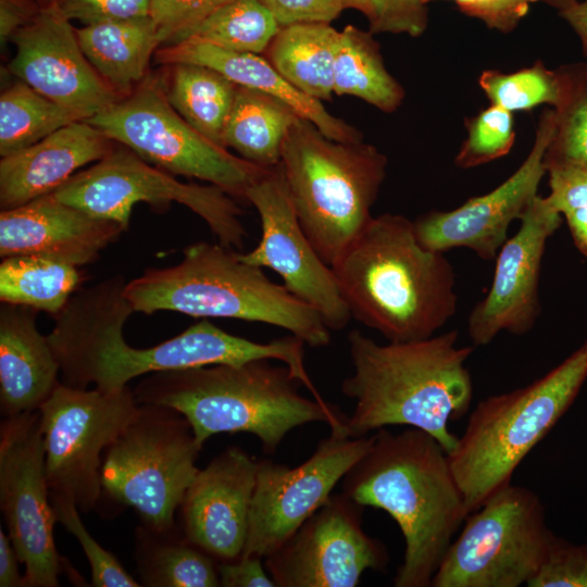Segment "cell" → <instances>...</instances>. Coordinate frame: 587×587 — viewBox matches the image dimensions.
<instances>
[{"instance_id":"cell-1","label":"cell","mask_w":587,"mask_h":587,"mask_svg":"<svg viewBox=\"0 0 587 587\" xmlns=\"http://www.w3.org/2000/svg\"><path fill=\"white\" fill-rule=\"evenodd\" d=\"M126 280L116 274L78 289L55 315L47 335L59 363L62 384L109 391L155 372L278 360L292 372L304 366V342L294 335L255 342L232 335L203 319L179 335L149 348L130 347L123 327L133 305Z\"/></svg>"},{"instance_id":"cell-2","label":"cell","mask_w":587,"mask_h":587,"mask_svg":"<svg viewBox=\"0 0 587 587\" xmlns=\"http://www.w3.org/2000/svg\"><path fill=\"white\" fill-rule=\"evenodd\" d=\"M449 330L413 341L380 345L359 329L348 334L353 373L341 392L354 400L347 416L350 437H363L391 425L419 428L435 437L449 453L458 436L449 422L465 416L473 399L465 363L474 346H458Z\"/></svg>"},{"instance_id":"cell-3","label":"cell","mask_w":587,"mask_h":587,"mask_svg":"<svg viewBox=\"0 0 587 587\" xmlns=\"http://www.w3.org/2000/svg\"><path fill=\"white\" fill-rule=\"evenodd\" d=\"M370 450L342 478V492L387 512L404 539L396 587H428L469 512L448 452L428 433L377 429Z\"/></svg>"},{"instance_id":"cell-4","label":"cell","mask_w":587,"mask_h":587,"mask_svg":"<svg viewBox=\"0 0 587 587\" xmlns=\"http://www.w3.org/2000/svg\"><path fill=\"white\" fill-rule=\"evenodd\" d=\"M332 268L351 316L388 341L429 338L457 312L451 262L401 214L373 216Z\"/></svg>"},{"instance_id":"cell-5","label":"cell","mask_w":587,"mask_h":587,"mask_svg":"<svg viewBox=\"0 0 587 587\" xmlns=\"http://www.w3.org/2000/svg\"><path fill=\"white\" fill-rule=\"evenodd\" d=\"M300 384L287 365L253 360L151 373L133 391L138 403L180 412L200 447L221 433H248L273 454L291 429L312 422L349 436L347 416L327 401L302 396Z\"/></svg>"},{"instance_id":"cell-6","label":"cell","mask_w":587,"mask_h":587,"mask_svg":"<svg viewBox=\"0 0 587 587\" xmlns=\"http://www.w3.org/2000/svg\"><path fill=\"white\" fill-rule=\"evenodd\" d=\"M124 295L134 311L143 314L174 311L261 322L284 328L313 348L328 346L332 338L314 308L221 243L186 247L179 263L146 268L126 282Z\"/></svg>"},{"instance_id":"cell-7","label":"cell","mask_w":587,"mask_h":587,"mask_svg":"<svg viewBox=\"0 0 587 587\" xmlns=\"http://www.w3.org/2000/svg\"><path fill=\"white\" fill-rule=\"evenodd\" d=\"M587 379V339L533 383L482 399L448 453L470 513L512 483L525 457L566 413Z\"/></svg>"},{"instance_id":"cell-8","label":"cell","mask_w":587,"mask_h":587,"mask_svg":"<svg viewBox=\"0 0 587 587\" xmlns=\"http://www.w3.org/2000/svg\"><path fill=\"white\" fill-rule=\"evenodd\" d=\"M279 164L303 232L333 266L373 218L386 155L363 140L330 139L300 117L284 141Z\"/></svg>"},{"instance_id":"cell-9","label":"cell","mask_w":587,"mask_h":587,"mask_svg":"<svg viewBox=\"0 0 587 587\" xmlns=\"http://www.w3.org/2000/svg\"><path fill=\"white\" fill-rule=\"evenodd\" d=\"M201 449L180 412L139 403L135 416L104 450L102 494L134 508L142 525L175 530V513L199 471Z\"/></svg>"},{"instance_id":"cell-10","label":"cell","mask_w":587,"mask_h":587,"mask_svg":"<svg viewBox=\"0 0 587 587\" xmlns=\"http://www.w3.org/2000/svg\"><path fill=\"white\" fill-rule=\"evenodd\" d=\"M86 121L148 163L241 199L268 168L230 153L193 128L168 102L162 70L150 71L132 93Z\"/></svg>"},{"instance_id":"cell-11","label":"cell","mask_w":587,"mask_h":587,"mask_svg":"<svg viewBox=\"0 0 587 587\" xmlns=\"http://www.w3.org/2000/svg\"><path fill=\"white\" fill-rule=\"evenodd\" d=\"M555 536L538 495L511 483L467 515L432 586H528Z\"/></svg>"},{"instance_id":"cell-12","label":"cell","mask_w":587,"mask_h":587,"mask_svg":"<svg viewBox=\"0 0 587 587\" xmlns=\"http://www.w3.org/2000/svg\"><path fill=\"white\" fill-rule=\"evenodd\" d=\"M52 193L96 218L120 224L125 232L136 203L161 210L177 202L199 215L224 247L240 250L247 237L239 220L242 210L226 191L211 184L179 182L120 143Z\"/></svg>"},{"instance_id":"cell-13","label":"cell","mask_w":587,"mask_h":587,"mask_svg":"<svg viewBox=\"0 0 587 587\" xmlns=\"http://www.w3.org/2000/svg\"><path fill=\"white\" fill-rule=\"evenodd\" d=\"M133 389L102 391L60 383L38 409L50 495L72 500L79 511L95 509L102 495L104 450L138 410Z\"/></svg>"},{"instance_id":"cell-14","label":"cell","mask_w":587,"mask_h":587,"mask_svg":"<svg viewBox=\"0 0 587 587\" xmlns=\"http://www.w3.org/2000/svg\"><path fill=\"white\" fill-rule=\"evenodd\" d=\"M0 508L25 565L24 587H57L62 572L53 538L57 523L46 477L39 411L0 424Z\"/></svg>"},{"instance_id":"cell-15","label":"cell","mask_w":587,"mask_h":587,"mask_svg":"<svg viewBox=\"0 0 587 587\" xmlns=\"http://www.w3.org/2000/svg\"><path fill=\"white\" fill-rule=\"evenodd\" d=\"M373 440L374 435L330 433L298 466L259 461L241 555L265 559L274 553L327 501L336 484L370 450Z\"/></svg>"},{"instance_id":"cell-16","label":"cell","mask_w":587,"mask_h":587,"mask_svg":"<svg viewBox=\"0 0 587 587\" xmlns=\"http://www.w3.org/2000/svg\"><path fill=\"white\" fill-rule=\"evenodd\" d=\"M362 508L344 492L330 495L265 558L276 587H355L366 570L383 571L389 553L364 532Z\"/></svg>"},{"instance_id":"cell-17","label":"cell","mask_w":587,"mask_h":587,"mask_svg":"<svg viewBox=\"0 0 587 587\" xmlns=\"http://www.w3.org/2000/svg\"><path fill=\"white\" fill-rule=\"evenodd\" d=\"M245 199L258 211L262 235L258 246L239 253L242 261L277 273L284 286L314 308L330 330L345 328L351 316L335 273L303 232L280 164L268 167Z\"/></svg>"},{"instance_id":"cell-18","label":"cell","mask_w":587,"mask_h":587,"mask_svg":"<svg viewBox=\"0 0 587 587\" xmlns=\"http://www.w3.org/2000/svg\"><path fill=\"white\" fill-rule=\"evenodd\" d=\"M553 133V111L545 109L536 127L532 149L519 168L489 192L470 198L451 211H430L419 216L414 230L426 249L446 252L469 248L480 259H496L508 240V229L521 220L546 174L544 154Z\"/></svg>"},{"instance_id":"cell-19","label":"cell","mask_w":587,"mask_h":587,"mask_svg":"<svg viewBox=\"0 0 587 587\" xmlns=\"http://www.w3.org/2000/svg\"><path fill=\"white\" fill-rule=\"evenodd\" d=\"M516 234L500 248L491 285L467 317L474 347L490 344L501 332L516 336L535 326L540 312L539 282L548 239L562 215L547 197L537 196L522 216Z\"/></svg>"},{"instance_id":"cell-20","label":"cell","mask_w":587,"mask_h":587,"mask_svg":"<svg viewBox=\"0 0 587 587\" xmlns=\"http://www.w3.org/2000/svg\"><path fill=\"white\" fill-rule=\"evenodd\" d=\"M11 42L16 52L7 65L9 73L82 120L120 99L87 60L76 28L57 4L42 8Z\"/></svg>"},{"instance_id":"cell-21","label":"cell","mask_w":587,"mask_h":587,"mask_svg":"<svg viewBox=\"0 0 587 587\" xmlns=\"http://www.w3.org/2000/svg\"><path fill=\"white\" fill-rule=\"evenodd\" d=\"M258 462L239 447L227 448L198 471L179 505L185 537L217 561L243 552Z\"/></svg>"},{"instance_id":"cell-22","label":"cell","mask_w":587,"mask_h":587,"mask_svg":"<svg viewBox=\"0 0 587 587\" xmlns=\"http://www.w3.org/2000/svg\"><path fill=\"white\" fill-rule=\"evenodd\" d=\"M124 232L120 224L96 218L48 193L1 210L0 257L36 254L80 267L95 262Z\"/></svg>"},{"instance_id":"cell-23","label":"cell","mask_w":587,"mask_h":587,"mask_svg":"<svg viewBox=\"0 0 587 587\" xmlns=\"http://www.w3.org/2000/svg\"><path fill=\"white\" fill-rule=\"evenodd\" d=\"M115 146L86 120L73 122L0 161V207L8 210L52 193Z\"/></svg>"},{"instance_id":"cell-24","label":"cell","mask_w":587,"mask_h":587,"mask_svg":"<svg viewBox=\"0 0 587 587\" xmlns=\"http://www.w3.org/2000/svg\"><path fill=\"white\" fill-rule=\"evenodd\" d=\"M153 59L159 65L195 63L209 66L237 86L267 93L285 102L330 139L346 142L363 140L361 132L330 114L322 101L292 86L262 54L236 52L204 41L186 39L161 46Z\"/></svg>"},{"instance_id":"cell-25","label":"cell","mask_w":587,"mask_h":587,"mask_svg":"<svg viewBox=\"0 0 587 587\" xmlns=\"http://www.w3.org/2000/svg\"><path fill=\"white\" fill-rule=\"evenodd\" d=\"M38 311L0 305V409L2 416L33 412L61 383L59 363L36 325Z\"/></svg>"},{"instance_id":"cell-26","label":"cell","mask_w":587,"mask_h":587,"mask_svg":"<svg viewBox=\"0 0 587 587\" xmlns=\"http://www.w3.org/2000/svg\"><path fill=\"white\" fill-rule=\"evenodd\" d=\"M76 34L87 60L118 98L142 83L161 47L151 16L85 25Z\"/></svg>"},{"instance_id":"cell-27","label":"cell","mask_w":587,"mask_h":587,"mask_svg":"<svg viewBox=\"0 0 587 587\" xmlns=\"http://www.w3.org/2000/svg\"><path fill=\"white\" fill-rule=\"evenodd\" d=\"M339 33L328 23L280 27L264 54L297 89L320 101L330 100Z\"/></svg>"},{"instance_id":"cell-28","label":"cell","mask_w":587,"mask_h":587,"mask_svg":"<svg viewBox=\"0 0 587 587\" xmlns=\"http://www.w3.org/2000/svg\"><path fill=\"white\" fill-rule=\"evenodd\" d=\"M134 560L140 586H221L217 560L189 541L183 532L135 529Z\"/></svg>"},{"instance_id":"cell-29","label":"cell","mask_w":587,"mask_h":587,"mask_svg":"<svg viewBox=\"0 0 587 587\" xmlns=\"http://www.w3.org/2000/svg\"><path fill=\"white\" fill-rule=\"evenodd\" d=\"M300 116L285 102L238 86L223 145L262 167L280 163L284 141Z\"/></svg>"},{"instance_id":"cell-30","label":"cell","mask_w":587,"mask_h":587,"mask_svg":"<svg viewBox=\"0 0 587 587\" xmlns=\"http://www.w3.org/2000/svg\"><path fill=\"white\" fill-rule=\"evenodd\" d=\"M161 70L171 105L199 133L224 147V129L238 86L201 64L173 63Z\"/></svg>"},{"instance_id":"cell-31","label":"cell","mask_w":587,"mask_h":587,"mask_svg":"<svg viewBox=\"0 0 587 587\" xmlns=\"http://www.w3.org/2000/svg\"><path fill=\"white\" fill-rule=\"evenodd\" d=\"M334 93L362 99L391 113L403 102L405 91L387 71L379 43L369 30L347 25L339 33L334 63Z\"/></svg>"},{"instance_id":"cell-32","label":"cell","mask_w":587,"mask_h":587,"mask_svg":"<svg viewBox=\"0 0 587 587\" xmlns=\"http://www.w3.org/2000/svg\"><path fill=\"white\" fill-rule=\"evenodd\" d=\"M78 266L36 254H16L0 264V301L55 316L79 289Z\"/></svg>"},{"instance_id":"cell-33","label":"cell","mask_w":587,"mask_h":587,"mask_svg":"<svg viewBox=\"0 0 587 587\" xmlns=\"http://www.w3.org/2000/svg\"><path fill=\"white\" fill-rule=\"evenodd\" d=\"M82 118L16 79L0 96V155L21 151Z\"/></svg>"},{"instance_id":"cell-34","label":"cell","mask_w":587,"mask_h":587,"mask_svg":"<svg viewBox=\"0 0 587 587\" xmlns=\"http://www.w3.org/2000/svg\"><path fill=\"white\" fill-rule=\"evenodd\" d=\"M554 71L559 92L545 170L562 163L587 164V61L562 64Z\"/></svg>"},{"instance_id":"cell-35","label":"cell","mask_w":587,"mask_h":587,"mask_svg":"<svg viewBox=\"0 0 587 587\" xmlns=\"http://www.w3.org/2000/svg\"><path fill=\"white\" fill-rule=\"evenodd\" d=\"M279 29L275 17L258 0H232L199 23L186 39L264 54Z\"/></svg>"},{"instance_id":"cell-36","label":"cell","mask_w":587,"mask_h":587,"mask_svg":"<svg viewBox=\"0 0 587 587\" xmlns=\"http://www.w3.org/2000/svg\"><path fill=\"white\" fill-rule=\"evenodd\" d=\"M478 85L490 104L510 112L529 111L540 104L553 107L558 99V78L539 60L516 72L484 71Z\"/></svg>"},{"instance_id":"cell-37","label":"cell","mask_w":587,"mask_h":587,"mask_svg":"<svg viewBox=\"0 0 587 587\" xmlns=\"http://www.w3.org/2000/svg\"><path fill=\"white\" fill-rule=\"evenodd\" d=\"M466 138L454 164L460 168L476 167L507 155L515 141L513 113L490 104L465 121Z\"/></svg>"},{"instance_id":"cell-38","label":"cell","mask_w":587,"mask_h":587,"mask_svg":"<svg viewBox=\"0 0 587 587\" xmlns=\"http://www.w3.org/2000/svg\"><path fill=\"white\" fill-rule=\"evenodd\" d=\"M57 523L61 524L79 542L90 566L91 586L138 587L136 580L118 559L104 549L82 522L76 504L62 496L50 495Z\"/></svg>"},{"instance_id":"cell-39","label":"cell","mask_w":587,"mask_h":587,"mask_svg":"<svg viewBox=\"0 0 587 587\" xmlns=\"http://www.w3.org/2000/svg\"><path fill=\"white\" fill-rule=\"evenodd\" d=\"M161 46L184 41L205 17L232 0H150Z\"/></svg>"},{"instance_id":"cell-40","label":"cell","mask_w":587,"mask_h":587,"mask_svg":"<svg viewBox=\"0 0 587 587\" xmlns=\"http://www.w3.org/2000/svg\"><path fill=\"white\" fill-rule=\"evenodd\" d=\"M528 587H587V544H572L555 536Z\"/></svg>"},{"instance_id":"cell-41","label":"cell","mask_w":587,"mask_h":587,"mask_svg":"<svg viewBox=\"0 0 587 587\" xmlns=\"http://www.w3.org/2000/svg\"><path fill=\"white\" fill-rule=\"evenodd\" d=\"M426 4L436 0H423ZM467 16L483 22L489 29L510 33L527 15L534 3H544L558 12L577 0H447Z\"/></svg>"},{"instance_id":"cell-42","label":"cell","mask_w":587,"mask_h":587,"mask_svg":"<svg viewBox=\"0 0 587 587\" xmlns=\"http://www.w3.org/2000/svg\"><path fill=\"white\" fill-rule=\"evenodd\" d=\"M367 20L372 34L419 37L427 28V4L423 0H371Z\"/></svg>"},{"instance_id":"cell-43","label":"cell","mask_w":587,"mask_h":587,"mask_svg":"<svg viewBox=\"0 0 587 587\" xmlns=\"http://www.w3.org/2000/svg\"><path fill=\"white\" fill-rule=\"evenodd\" d=\"M55 4L66 18L83 26L151 16L150 0H58Z\"/></svg>"},{"instance_id":"cell-44","label":"cell","mask_w":587,"mask_h":587,"mask_svg":"<svg viewBox=\"0 0 587 587\" xmlns=\"http://www.w3.org/2000/svg\"><path fill=\"white\" fill-rule=\"evenodd\" d=\"M550 193L547 200L561 215L587 207V164L562 163L546 167Z\"/></svg>"},{"instance_id":"cell-45","label":"cell","mask_w":587,"mask_h":587,"mask_svg":"<svg viewBox=\"0 0 587 587\" xmlns=\"http://www.w3.org/2000/svg\"><path fill=\"white\" fill-rule=\"evenodd\" d=\"M280 27L301 23H330L345 9L341 0H258Z\"/></svg>"},{"instance_id":"cell-46","label":"cell","mask_w":587,"mask_h":587,"mask_svg":"<svg viewBox=\"0 0 587 587\" xmlns=\"http://www.w3.org/2000/svg\"><path fill=\"white\" fill-rule=\"evenodd\" d=\"M220 584L223 587H274L276 586L259 557H239L218 561Z\"/></svg>"},{"instance_id":"cell-47","label":"cell","mask_w":587,"mask_h":587,"mask_svg":"<svg viewBox=\"0 0 587 587\" xmlns=\"http://www.w3.org/2000/svg\"><path fill=\"white\" fill-rule=\"evenodd\" d=\"M42 7L35 0H0V43L4 49L13 36L39 14Z\"/></svg>"},{"instance_id":"cell-48","label":"cell","mask_w":587,"mask_h":587,"mask_svg":"<svg viewBox=\"0 0 587 587\" xmlns=\"http://www.w3.org/2000/svg\"><path fill=\"white\" fill-rule=\"evenodd\" d=\"M21 560L11 541L0 527V587H24V576L18 572Z\"/></svg>"},{"instance_id":"cell-49","label":"cell","mask_w":587,"mask_h":587,"mask_svg":"<svg viewBox=\"0 0 587 587\" xmlns=\"http://www.w3.org/2000/svg\"><path fill=\"white\" fill-rule=\"evenodd\" d=\"M558 13L578 37L582 52L587 61V0H577Z\"/></svg>"},{"instance_id":"cell-50","label":"cell","mask_w":587,"mask_h":587,"mask_svg":"<svg viewBox=\"0 0 587 587\" xmlns=\"http://www.w3.org/2000/svg\"><path fill=\"white\" fill-rule=\"evenodd\" d=\"M563 216L576 249L587 257V207L572 210Z\"/></svg>"},{"instance_id":"cell-51","label":"cell","mask_w":587,"mask_h":587,"mask_svg":"<svg viewBox=\"0 0 587 587\" xmlns=\"http://www.w3.org/2000/svg\"><path fill=\"white\" fill-rule=\"evenodd\" d=\"M345 9H354L363 13L366 17L371 11V0H341Z\"/></svg>"},{"instance_id":"cell-52","label":"cell","mask_w":587,"mask_h":587,"mask_svg":"<svg viewBox=\"0 0 587 587\" xmlns=\"http://www.w3.org/2000/svg\"><path fill=\"white\" fill-rule=\"evenodd\" d=\"M38 2L42 8L50 7L57 3L58 0H35Z\"/></svg>"}]
</instances>
